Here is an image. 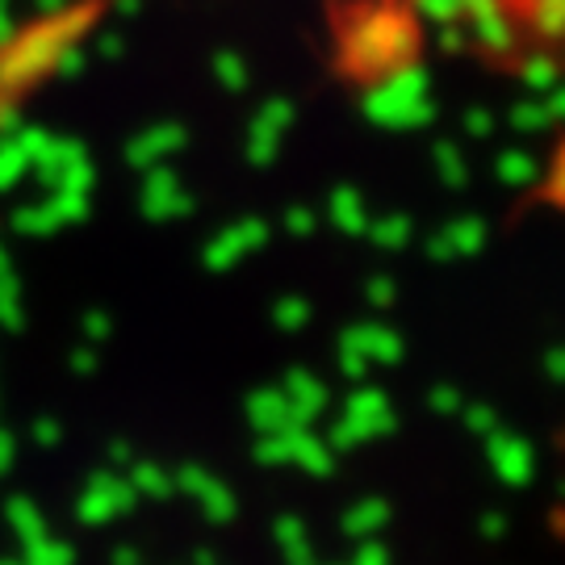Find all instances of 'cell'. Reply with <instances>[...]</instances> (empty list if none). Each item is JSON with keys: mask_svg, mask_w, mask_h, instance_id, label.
<instances>
[{"mask_svg": "<svg viewBox=\"0 0 565 565\" xmlns=\"http://www.w3.org/2000/svg\"><path fill=\"white\" fill-rule=\"evenodd\" d=\"M457 9L478 25H499L503 39H557V0H457Z\"/></svg>", "mask_w": 565, "mask_h": 565, "instance_id": "obj_2", "label": "cell"}, {"mask_svg": "<svg viewBox=\"0 0 565 565\" xmlns=\"http://www.w3.org/2000/svg\"><path fill=\"white\" fill-rule=\"evenodd\" d=\"M97 13H102V0H84V4H72L55 18H46L30 39L0 42V109H9L25 84L60 60Z\"/></svg>", "mask_w": 565, "mask_h": 565, "instance_id": "obj_1", "label": "cell"}]
</instances>
